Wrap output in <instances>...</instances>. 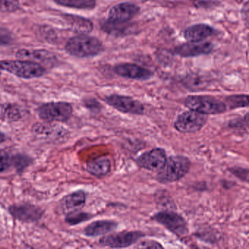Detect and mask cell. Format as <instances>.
I'll list each match as a JSON object with an SVG mask.
<instances>
[{"mask_svg": "<svg viewBox=\"0 0 249 249\" xmlns=\"http://www.w3.org/2000/svg\"><path fill=\"white\" fill-rule=\"evenodd\" d=\"M103 45L94 37L80 35L68 40L65 50L71 56L86 58L97 56L103 51Z\"/></svg>", "mask_w": 249, "mask_h": 249, "instance_id": "obj_1", "label": "cell"}, {"mask_svg": "<svg viewBox=\"0 0 249 249\" xmlns=\"http://www.w3.org/2000/svg\"><path fill=\"white\" fill-rule=\"evenodd\" d=\"M191 167V161L183 156H173L167 159L162 168L157 172V180L161 183H170L183 178Z\"/></svg>", "mask_w": 249, "mask_h": 249, "instance_id": "obj_2", "label": "cell"}, {"mask_svg": "<svg viewBox=\"0 0 249 249\" xmlns=\"http://www.w3.org/2000/svg\"><path fill=\"white\" fill-rule=\"evenodd\" d=\"M0 69L24 79L40 78L46 72V68L28 60H4L0 62Z\"/></svg>", "mask_w": 249, "mask_h": 249, "instance_id": "obj_3", "label": "cell"}, {"mask_svg": "<svg viewBox=\"0 0 249 249\" xmlns=\"http://www.w3.org/2000/svg\"><path fill=\"white\" fill-rule=\"evenodd\" d=\"M184 106L189 110L207 116L221 114L227 109L225 103L211 96H189L185 99Z\"/></svg>", "mask_w": 249, "mask_h": 249, "instance_id": "obj_4", "label": "cell"}, {"mask_svg": "<svg viewBox=\"0 0 249 249\" xmlns=\"http://www.w3.org/2000/svg\"><path fill=\"white\" fill-rule=\"evenodd\" d=\"M152 219L164 226L169 231L178 236H185L189 233L186 220L171 210L160 211L153 215Z\"/></svg>", "mask_w": 249, "mask_h": 249, "instance_id": "obj_5", "label": "cell"}, {"mask_svg": "<svg viewBox=\"0 0 249 249\" xmlns=\"http://www.w3.org/2000/svg\"><path fill=\"white\" fill-rule=\"evenodd\" d=\"M72 113V106L65 102L46 103L37 109L40 119L47 122H67Z\"/></svg>", "mask_w": 249, "mask_h": 249, "instance_id": "obj_6", "label": "cell"}, {"mask_svg": "<svg viewBox=\"0 0 249 249\" xmlns=\"http://www.w3.org/2000/svg\"><path fill=\"white\" fill-rule=\"evenodd\" d=\"M207 121V115L189 110L178 116L174 122V127L181 133H195L205 126Z\"/></svg>", "mask_w": 249, "mask_h": 249, "instance_id": "obj_7", "label": "cell"}, {"mask_svg": "<svg viewBox=\"0 0 249 249\" xmlns=\"http://www.w3.org/2000/svg\"><path fill=\"white\" fill-rule=\"evenodd\" d=\"M106 102L118 111L126 114L142 115L145 111L141 102L128 96L111 94L106 97Z\"/></svg>", "mask_w": 249, "mask_h": 249, "instance_id": "obj_8", "label": "cell"}, {"mask_svg": "<svg viewBox=\"0 0 249 249\" xmlns=\"http://www.w3.org/2000/svg\"><path fill=\"white\" fill-rule=\"evenodd\" d=\"M145 234L140 231H124L100 239V243L110 248H126L136 243Z\"/></svg>", "mask_w": 249, "mask_h": 249, "instance_id": "obj_9", "label": "cell"}, {"mask_svg": "<svg viewBox=\"0 0 249 249\" xmlns=\"http://www.w3.org/2000/svg\"><path fill=\"white\" fill-rule=\"evenodd\" d=\"M167 159L165 150L156 148L141 154L137 158L136 163L141 168L149 171L159 172L165 164Z\"/></svg>", "mask_w": 249, "mask_h": 249, "instance_id": "obj_10", "label": "cell"}, {"mask_svg": "<svg viewBox=\"0 0 249 249\" xmlns=\"http://www.w3.org/2000/svg\"><path fill=\"white\" fill-rule=\"evenodd\" d=\"M114 72L119 76L136 81H148L154 76L150 70L132 63H124L116 65Z\"/></svg>", "mask_w": 249, "mask_h": 249, "instance_id": "obj_11", "label": "cell"}, {"mask_svg": "<svg viewBox=\"0 0 249 249\" xmlns=\"http://www.w3.org/2000/svg\"><path fill=\"white\" fill-rule=\"evenodd\" d=\"M213 50V45L208 41H192L180 45L176 48V53L181 57H194L208 54Z\"/></svg>", "mask_w": 249, "mask_h": 249, "instance_id": "obj_12", "label": "cell"}, {"mask_svg": "<svg viewBox=\"0 0 249 249\" xmlns=\"http://www.w3.org/2000/svg\"><path fill=\"white\" fill-rule=\"evenodd\" d=\"M17 57L19 59L36 62L42 66L48 65L49 67H53L57 63L56 56L52 52L46 50L22 49L17 52Z\"/></svg>", "mask_w": 249, "mask_h": 249, "instance_id": "obj_13", "label": "cell"}, {"mask_svg": "<svg viewBox=\"0 0 249 249\" xmlns=\"http://www.w3.org/2000/svg\"><path fill=\"white\" fill-rule=\"evenodd\" d=\"M9 212L16 219L24 222L38 221L43 215V211L40 208L29 204L12 205L9 208Z\"/></svg>", "mask_w": 249, "mask_h": 249, "instance_id": "obj_14", "label": "cell"}, {"mask_svg": "<svg viewBox=\"0 0 249 249\" xmlns=\"http://www.w3.org/2000/svg\"><path fill=\"white\" fill-rule=\"evenodd\" d=\"M140 8L135 4L124 2L110 8L108 13L109 20L116 22H127L136 17Z\"/></svg>", "mask_w": 249, "mask_h": 249, "instance_id": "obj_15", "label": "cell"}, {"mask_svg": "<svg viewBox=\"0 0 249 249\" xmlns=\"http://www.w3.org/2000/svg\"><path fill=\"white\" fill-rule=\"evenodd\" d=\"M87 170L94 177L101 178L107 176L111 170V161L106 156H100L87 162Z\"/></svg>", "mask_w": 249, "mask_h": 249, "instance_id": "obj_16", "label": "cell"}, {"mask_svg": "<svg viewBox=\"0 0 249 249\" xmlns=\"http://www.w3.org/2000/svg\"><path fill=\"white\" fill-rule=\"evenodd\" d=\"M118 224L114 221L109 220H101L94 221L89 224L84 229V234L88 237H99L105 235L117 229Z\"/></svg>", "mask_w": 249, "mask_h": 249, "instance_id": "obj_17", "label": "cell"}, {"mask_svg": "<svg viewBox=\"0 0 249 249\" xmlns=\"http://www.w3.org/2000/svg\"><path fill=\"white\" fill-rule=\"evenodd\" d=\"M69 28L74 33L86 35L91 33L94 29L93 23L89 19L75 15L64 16Z\"/></svg>", "mask_w": 249, "mask_h": 249, "instance_id": "obj_18", "label": "cell"}, {"mask_svg": "<svg viewBox=\"0 0 249 249\" xmlns=\"http://www.w3.org/2000/svg\"><path fill=\"white\" fill-rule=\"evenodd\" d=\"M214 30L209 25L204 24H195L186 29L183 33L185 39L188 41H202L211 37Z\"/></svg>", "mask_w": 249, "mask_h": 249, "instance_id": "obj_19", "label": "cell"}, {"mask_svg": "<svg viewBox=\"0 0 249 249\" xmlns=\"http://www.w3.org/2000/svg\"><path fill=\"white\" fill-rule=\"evenodd\" d=\"M87 199V195L84 191H78L70 194L65 196L62 201V206L67 211H75L81 209L84 206Z\"/></svg>", "mask_w": 249, "mask_h": 249, "instance_id": "obj_20", "label": "cell"}, {"mask_svg": "<svg viewBox=\"0 0 249 249\" xmlns=\"http://www.w3.org/2000/svg\"><path fill=\"white\" fill-rule=\"evenodd\" d=\"M22 117L18 106L11 103L0 104V119L5 122H17Z\"/></svg>", "mask_w": 249, "mask_h": 249, "instance_id": "obj_21", "label": "cell"}, {"mask_svg": "<svg viewBox=\"0 0 249 249\" xmlns=\"http://www.w3.org/2000/svg\"><path fill=\"white\" fill-rule=\"evenodd\" d=\"M57 5L76 9L91 10L95 8V0H53Z\"/></svg>", "mask_w": 249, "mask_h": 249, "instance_id": "obj_22", "label": "cell"}, {"mask_svg": "<svg viewBox=\"0 0 249 249\" xmlns=\"http://www.w3.org/2000/svg\"><path fill=\"white\" fill-rule=\"evenodd\" d=\"M183 84L189 89L198 91V90L204 89L208 83L202 78V76H199L198 75H190L184 78Z\"/></svg>", "mask_w": 249, "mask_h": 249, "instance_id": "obj_23", "label": "cell"}, {"mask_svg": "<svg viewBox=\"0 0 249 249\" xmlns=\"http://www.w3.org/2000/svg\"><path fill=\"white\" fill-rule=\"evenodd\" d=\"M249 96L247 94H235V95L229 96L226 98V106L229 108L237 109L240 107H247L249 106L248 101Z\"/></svg>", "mask_w": 249, "mask_h": 249, "instance_id": "obj_24", "label": "cell"}, {"mask_svg": "<svg viewBox=\"0 0 249 249\" xmlns=\"http://www.w3.org/2000/svg\"><path fill=\"white\" fill-rule=\"evenodd\" d=\"M91 218V215L87 213L79 212L78 211H72L67 215L66 220L68 224L71 225H75V224H80L84 222Z\"/></svg>", "mask_w": 249, "mask_h": 249, "instance_id": "obj_25", "label": "cell"}, {"mask_svg": "<svg viewBox=\"0 0 249 249\" xmlns=\"http://www.w3.org/2000/svg\"><path fill=\"white\" fill-rule=\"evenodd\" d=\"M18 8H19L18 0H0V12H14Z\"/></svg>", "mask_w": 249, "mask_h": 249, "instance_id": "obj_26", "label": "cell"}, {"mask_svg": "<svg viewBox=\"0 0 249 249\" xmlns=\"http://www.w3.org/2000/svg\"><path fill=\"white\" fill-rule=\"evenodd\" d=\"M11 164H14V167L20 171L24 170V167L30 164V160L24 156L17 155L11 158Z\"/></svg>", "mask_w": 249, "mask_h": 249, "instance_id": "obj_27", "label": "cell"}, {"mask_svg": "<svg viewBox=\"0 0 249 249\" xmlns=\"http://www.w3.org/2000/svg\"><path fill=\"white\" fill-rule=\"evenodd\" d=\"M230 172L231 174L234 175L235 177L247 183L249 180V170L247 168H243V167H232L230 168Z\"/></svg>", "mask_w": 249, "mask_h": 249, "instance_id": "obj_28", "label": "cell"}, {"mask_svg": "<svg viewBox=\"0 0 249 249\" xmlns=\"http://www.w3.org/2000/svg\"><path fill=\"white\" fill-rule=\"evenodd\" d=\"M13 41V35L9 30L0 27V46L11 44Z\"/></svg>", "mask_w": 249, "mask_h": 249, "instance_id": "obj_29", "label": "cell"}, {"mask_svg": "<svg viewBox=\"0 0 249 249\" xmlns=\"http://www.w3.org/2000/svg\"><path fill=\"white\" fill-rule=\"evenodd\" d=\"M139 249H163L162 245L154 240H144L135 246Z\"/></svg>", "mask_w": 249, "mask_h": 249, "instance_id": "obj_30", "label": "cell"}, {"mask_svg": "<svg viewBox=\"0 0 249 249\" xmlns=\"http://www.w3.org/2000/svg\"><path fill=\"white\" fill-rule=\"evenodd\" d=\"M11 159L7 156L0 155V173L5 171L11 166Z\"/></svg>", "mask_w": 249, "mask_h": 249, "instance_id": "obj_31", "label": "cell"}, {"mask_svg": "<svg viewBox=\"0 0 249 249\" xmlns=\"http://www.w3.org/2000/svg\"><path fill=\"white\" fill-rule=\"evenodd\" d=\"M5 141H6V135L0 131V143L5 142Z\"/></svg>", "mask_w": 249, "mask_h": 249, "instance_id": "obj_32", "label": "cell"}, {"mask_svg": "<svg viewBox=\"0 0 249 249\" xmlns=\"http://www.w3.org/2000/svg\"><path fill=\"white\" fill-rule=\"evenodd\" d=\"M1 71H2V70L0 69V75H1Z\"/></svg>", "mask_w": 249, "mask_h": 249, "instance_id": "obj_33", "label": "cell"}]
</instances>
